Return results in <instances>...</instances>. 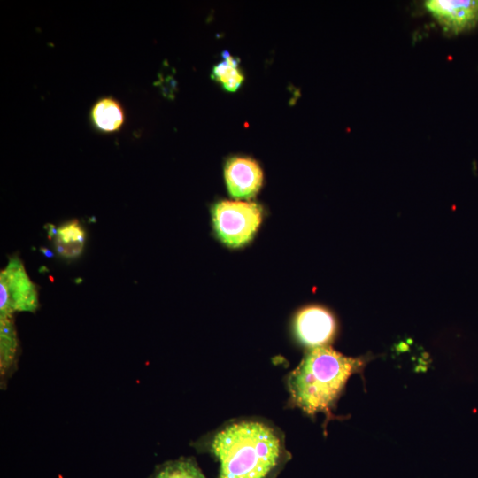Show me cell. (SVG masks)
Returning a JSON list of instances; mask_svg holds the SVG:
<instances>
[{
	"label": "cell",
	"mask_w": 478,
	"mask_h": 478,
	"mask_svg": "<svg viewBox=\"0 0 478 478\" xmlns=\"http://www.w3.org/2000/svg\"><path fill=\"white\" fill-rule=\"evenodd\" d=\"M18 351V337L12 316L0 318V369L4 376L12 367Z\"/></svg>",
	"instance_id": "obj_11"
},
{
	"label": "cell",
	"mask_w": 478,
	"mask_h": 478,
	"mask_svg": "<svg viewBox=\"0 0 478 478\" xmlns=\"http://www.w3.org/2000/svg\"><path fill=\"white\" fill-rule=\"evenodd\" d=\"M297 339L311 348L325 346L336 332L334 316L318 305L307 306L298 312L294 321Z\"/></svg>",
	"instance_id": "obj_6"
},
{
	"label": "cell",
	"mask_w": 478,
	"mask_h": 478,
	"mask_svg": "<svg viewBox=\"0 0 478 478\" xmlns=\"http://www.w3.org/2000/svg\"><path fill=\"white\" fill-rule=\"evenodd\" d=\"M48 235L53 241L56 252L65 259H74L83 251L86 232L77 220H69L58 227L47 225Z\"/></svg>",
	"instance_id": "obj_8"
},
{
	"label": "cell",
	"mask_w": 478,
	"mask_h": 478,
	"mask_svg": "<svg viewBox=\"0 0 478 478\" xmlns=\"http://www.w3.org/2000/svg\"><path fill=\"white\" fill-rule=\"evenodd\" d=\"M363 366L360 358L346 357L327 345L311 348L288 377L292 403L311 415L329 412L349 377Z\"/></svg>",
	"instance_id": "obj_2"
},
{
	"label": "cell",
	"mask_w": 478,
	"mask_h": 478,
	"mask_svg": "<svg viewBox=\"0 0 478 478\" xmlns=\"http://www.w3.org/2000/svg\"><path fill=\"white\" fill-rule=\"evenodd\" d=\"M89 121L94 129L100 133H114L122 127L125 112L117 99L112 96H103L91 106Z\"/></svg>",
	"instance_id": "obj_9"
},
{
	"label": "cell",
	"mask_w": 478,
	"mask_h": 478,
	"mask_svg": "<svg viewBox=\"0 0 478 478\" xmlns=\"http://www.w3.org/2000/svg\"><path fill=\"white\" fill-rule=\"evenodd\" d=\"M224 176L229 194L235 198L254 197L263 182L259 165L247 157H232L225 165Z\"/></svg>",
	"instance_id": "obj_7"
},
{
	"label": "cell",
	"mask_w": 478,
	"mask_h": 478,
	"mask_svg": "<svg viewBox=\"0 0 478 478\" xmlns=\"http://www.w3.org/2000/svg\"><path fill=\"white\" fill-rule=\"evenodd\" d=\"M150 478H205V476L192 459L180 458L157 466Z\"/></svg>",
	"instance_id": "obj_12"
},
{
	"label": "cell",
	"mask_w": 478,
	"mask_h": 478,
	"mask_svg": "<svg viewBox=\"0 0 478 478\" xmlns=\"http://www.w3.org/2000/svg\"><path fill=\"white\" fill-rule=\"evenodd\" d=\"M39 307L37 287L28 277L21 259L10 258L0 273V318L15 312H34Z\"/></svg>",
	"instance_id": "obj_4"
},
{
	"label": "cell",
	"mask_w": 478,
	"mask_h": 478,
	"mask_svg": "<svg viewBox=\"0 0 478 478\" xmlns=\"http://www.w3.org/2000/svg\"><path fill=\"white\" fill-rule=\"evenodd\" d=\"M221 56L222 60L213 66L211 77L220 82L226 90L236 91L244 80L239 68V59L227 50H224Z\"/></svg>",
	"instance_id": "obj_10"
},
{
	"label": "cell",
	"mask_w": 478,
	"mask_h": 478,
	"mask_svg": "<svg viewBox=\"0 0 478 478\" xmlns=\"http://www.w3.org/2000/svg\"><path fill=\"white\" fill-rule=\"evenodd\" d=\"M210 451L220 462L219 478H269L283 457L278 434L254 420L220 429L212 437Z\"/></svg>",
	"instance_id": "obj_1"
},
{
	"label": "cell",
	"mask_w": 478,
	"mask_h": 478,
	"mask_svg": "<svg viewBox=\"0 0 478 478\" xmlns=\"http://www.w3.org/2000/svg\"><path fill=\"white\" fill-rule=\"evenodd\" d=\"M425 7L450 35L466 32L478 24V0H428Z\"/></svg>",
	"instance_id": "obj_5"
},
{
	"label": "cell",
	"mask_w": 478,
	"mask_h": 478,
	"mask_svg": "<svg viewBox=\"0 0 478 478\" xmlns=\"http://www.w3.org/2000/svg\"><path fill=\"white\" fill-rule=\"evenodd\" d=\"M218 237L226 245L240 247L251 240L262 217L260 205L243 201L223 200L212 209Z\"/></svg>",
	"instance_id": "obj_3"
}]
</instances>
